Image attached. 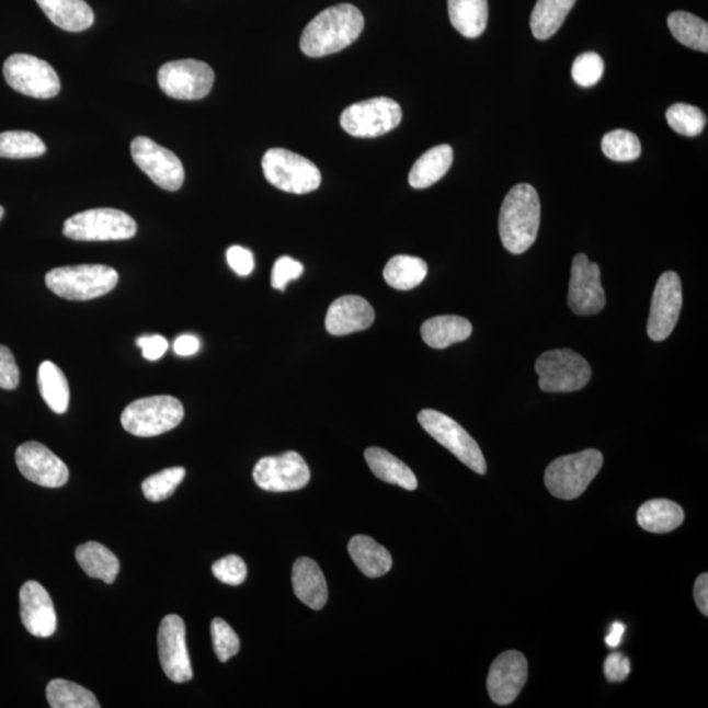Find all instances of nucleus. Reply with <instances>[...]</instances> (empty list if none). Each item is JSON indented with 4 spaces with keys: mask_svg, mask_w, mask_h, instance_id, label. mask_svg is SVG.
I'll list each match as a JSON object with an SVG mask.
<instances>
[{
    "mask_svg": "<svg viewBox=\"0 0 708 708\" xmlns=\"http://www.w3.org/2000/svg\"><path fill=\"white\" fill-rule=\"evenodd\" d=\"M365 19L357 7L349 3L330 7L307 24L300 36V50L319 58L349 48L363 33Z\"/></svg>",
    "mask_w": 708,
    "mask_h": 708,
    "instance_id": "1",
    "label": "nucleus"
},
{
    "mask_svg": "<svg viewBox=\"0 0 708 708\" xmlns=\"http://www.w3.org/2000/svg\"><path fill=\"white\" fill-rule=\"evenodd\" d=\"M540 224L539 196L530 184H518L501 205L499 232L506 251L521 255L536 243Z\"/></svg>",
    "mask_w": 708,
    "mask_h": 708,
    "instance_id": "2",
    "label": "nucleus"
},
{
    "mask_svg": "<svg viewBox=\"0 0 708 708\" xmlns=\"http://www.w3.org/2000/svg\"><path fill=\"white\" fill-rule=\"evenodd\" d=\"M45 284L56 296L90 300L105 296L118 284V273L106 265L62 266L46 273Z\"/></svg>",
    "mask_w": 708,
    "mask_h": 708,
    "instance_id": "3",
    "label": "nucleus"
},
{
    "mask_svg": "<svg viewBox=\"0 0 708 708\" xmlns=\"http://www.w3.org/2000/svg\"><path fill=\"white\" fill-rule=\"evenodd\" d=\"M603 465V453L596 449L560 457L547 467L545 484L552 496L562 500L578 499L598 476Z\"/></svg>",
    "mask_w": 708,
    "mask_h": 708,
    "instance_id": "4",
    "label": "nucleus"
},
{
    "mask_svg": "<svg viewBox=\"0 0 708 708\" xmlns=\"http://www.w3.org/2000/svg\"><path fill=\"white\" fill-rule=\"evenodd\" d=\"M184 407L170 396L147 397L130 403L123 412L122 424L137 437H156L175 430L183 422Z\"/></svg>",
    "mask_w": 708,
    "mask_h": 708,
    "instance_id": "5",
    "label": "nucleus"
},
{
    "mask_svg": "<svg viewBox=\"0 0 708 708\" xmlns=\"http://www.w3.org/2000/svg\"><path fill=\"white\" fill-rule=\"evenodd\" d=\"M264 176L269 182L287 193L306 195L317 191L322 175L311 160L285 149H271L263 158Z\"/></svg>",
    "mask_w": 708,
    "mask_h": 708,
    "instance_id": "6",
    "label": "nucleus"
},
{
    "mask_svg": "<svg viewBox=\"0 0 708 708\" xmlns=\"http://www.w3.org/2000/svg\"><path fill=\"white\" fill-rule=\"evenodd\" d=\"M136 233V220L129 214L111 208L78 213L64 225V236L80 242L126 240L132 239Z\"/></svg>",
    "mask_w": 708,
    "mask_h": 708,
    "instance_id": "7",
    "label": "nucleus"
},
{
    "mask_svg": "<svg viewBox=\"0 0 708 708\" xmlns=\"http://www.w3.org/2000/svg\"><path fill=\"white\" fill-rule=\"evenodd\" d=\"M539 389L545 392H574L590 382L591 365L571 350H553L540 354L536 363Z\"/></svg>",
    "mask_w": 708,
    "mask_h": 708,
    "instance_id": "8",
    "label": "nucleus"
},
{
    "mask_svg": "<svg viewBox=\"0 0 708 708\" xmlns=\"http://www.w3.org/2000/svg\"><path fill=\"white\" fill-rule=\"evenodd\" d=\"M419 423L427 434L438 444L452 452L460 463L470 467L472 471L484 476L487 472L486 458L477 441L473 439L465 427L449 416L438 411L423 410L419 413Z\"/></svg>",
    "mask_w": 708,
    "mask_h": 708,
    "instance_id": "9",
    "label": "nucleus"
},
{
    "mask_svg": "<svg viewBox=\"0 0 708 708\" xmlns=\"http://www.w3.org/2000/svg\"><path fill=\"white\" fill-rule=\"evenodd\" d=\"M402 117V109L396 100L374 98L344 110L340 124L353 137L374 138L396 129Z\"/></svg>",
    "mask_w": 708,
    "mask_h": 708,
    "instance_id": "10",
    "label": "nucleus"
},
{
    "mask_svg": "<svg viewBox=\"0 0 708 708\" xmlns=\"http://www.w3.org/2000/svg\"><path fill=\"white\" fill-rule=\"evenodd\" d=\"M3 76L11 89L25 96L52 99L61 91L56 70L43 59L30 55H13L7 58Z\"/></svg>",
    "mask_w": 708,
    "mask_h": 708,
    "instance_id": "11",
    "label": "nucleus"
},
{
    "mask_svg": "<svg viewBox=\"0 0 708 708\" xmlns=\"http://www.w3.org/2000/svg\"><path fill=\"white\" fill-rule=\"evenodd\" d=\"M214 71L197 59H180L162 66L158 83L167 96L178 100H199L208 96L214 84Z\"/></svg>",
    "mask_w": 708,
    "mask_h": 708,
    "instance_id": "12",
    "label": "nucleus"
},
{
    "mask_svg": "<svg viewBox=\"0 0 708 708\" xmlns=\"http://www.w3.org/2000/svg\"><path fill=\"white\" fill-rule=\"evenodd\" d=\"M132 158L160 189L175 192L182 189L184 167L175 153L147 137H137L130 145Z\"/></svg>",
    "mask_w": 708,
    "mask_h": 708,
    "instance_id": "13",
    "label": "nucleus"
},
{
    "mask_svg": "<svg viewBox=\"0 0 708 708\" xmlns=\"http://www.w3.org/2000/svg\"><path fill=\"white\" fill-rule=\"evenodd\" d=\"M310 478L309 466L296 452L262 458L253 469V480L260 489L269 492L302 490L309 484Z\"/></svg>",
    "mask_w": 708,
    "mask_h": 708,
    "instance_id": "14",
    "label": "nucleus"
},
{
    "mask_svg": "<svg viewBox=\"0 0 708 708\" xmlns=\"http://www.w3.org/2000/svg\"><path fill=\"white\" fill-rule=\"evenodd\" d=\"M683 285L676 272H665L654 287L647 333L653 342L671 336L683 309Z\"/></svg>",
    "mask_w": 708,
    "mask_h": 708,
    "instance_id": "15",
    "label": "nucleus"
},
{
    "mask_svg": "<svg viewBox=\"0 0 708 708\" xmlns=\"http://www.w3.org/2000/svg\"><path fill=\"white\" fill-rule=\"evenodd\" d=\"M606 296L601 271L584 253L573 258L568 306L580 317L596 316L604 310Z\"/></svg>",
    "mask_w": 708,
    "mask_h": 708,
    "instance_id": "16",
    "label": "nucleus"
},
{
    "mask_svg": "<svg viewBox=\"0 0 708 708\" xmlns=\"http://www.w3.org/2000/svg\"><path fill=\"white\" fill-rule=\"evenodd\" d=\"M159 660L165 676L173 683H189L193 677L189 648H186L185 624L171 614L162 619L158 632Z\"/></svg>",
    "mask_w": 708,
    "mask_h": 708,
    "instance_id": "17",
    "label": "nucleus"
},
{
    "mask_svg": "<svg viewBox=\"0 0 708 708\" xmlns=\"http://www.w3.org/2000/svg\"><path fill=\"white\" fill-rule=\"evenodd\" d=\"M15 458L20 472L32 483L48 489H58L68 483V466L48 447L36 441L20 445Z\"/></svg>",
    "mask_w": 708,
    "mask_h": 708,
    "instance_id": "18",
    "label": "nucleus"
},
{
    "mask_svg": "<svg viewBox=\"0 0 708 708\" xmlns=\"http://www.w3.org/2000/svg\"><path fill=\"white\" fill-rule=\"evenodd\" d=\"M527 681V661L518 651L501 653L493 661L487 678V689L493 703L506 706L514 703Z\"/></svg>",
    "mask_w": 708,
    "mask_h": 708,
    "instance_id": "19",
    "label": "nucleus"
},
{
    "mask_svg": "<svg viewBox=\"0 0 708 708\" xmlns=\"http://www.w3.org/2000/svg\"><path fill=\"white\" fill-rule=\"evenodd\" d=\"M20 616L33 637L50 638L57 630L55 604L37 581H26L20 590Z\"/></svg>",
    "mask_w": 708,
    "mask_h": 708,
    "instance_id": "20",
    "label": "nucleus"
},
{
    "mask_svg": "<svg viewBox=\"0 0 708 708\" xmlns=\"http://www.w3.org/2000/svg\"><path fill=\"white\" fill-rule=\"evenodd\" d=\"M376 312L363 297H340L330 306L326 317V329L333 336H345L365 331L374 323Z\"/></svg>",
    "mask_w": 708,
    "mask_h": 708,
    "instance_id": "21",
    "label": "nucleus"
},
{
    "mask_svg": "<svg viewBox=\"0 0 708 708\" xmlns=\"http://www.w3.org/2000/svg\"><path fill=\"white\" fill-rule=\"evenodd\" d=\"M292 581L294 593L300 603L320 610L329 599V590L322 570L310 558H299L293 566Z\"/></svg>",
    "mask_w": 708,
    "mask_h": 708,
    "instance_id": "22",
    "label": "nucleus"
},
{
    "mask_svg": "<svg viewBox=\"0 0 708 708\" xmlns=\"http://www.w3.org/2000/svg\"><path fill=\"white\" fill-rule=\"evenodd\" d=\"M50 22L64 31L82 32L95 22V13L84 0H36Z\"/></svg>",
    "mask_w": 708,
    "mask_h": 708,
    "instance_id": "23",
    "label": "nucleus"
},
{
    "mask_svg": "<svg viewBox=\"0 0 708 708\" xmlns=\"http://www.w3.org/2000/svg\"><path fill=\"white\" fill-rule=\"evenodd\" d=\"M472 333L469 320L457 316H441L427 319L422 326L424 343L434 350H445L456 343L465 342Z\"/></svg>",
    "mask_w": 708,
    "mask_h": 708,
    "instance_id": "24",
    "label": "nucleus"
},
{
    "mask_svg": "<svg viewBox=\"0 0 708 708\" xmlns=\"http://www.w3.org/2000/svg\"><path fill=\"white\" fill-rule=\"evenodd\" d=\"M453 159L449 145H439L424 152L410 172L409 182L412 189L425 190L439 182L450 170Z\"/></svg>",
    "mask_w": 708,
    "mask_h": 708,
    "instance_id": "25",
    "label": "nucleus"
},
{
    "mask_svg": "<svg viewBox=\"0 0 708 708\" xmlns=\"http://www.w3.org/2000/svg\"><path fill=\"white\" fill-rule=\"evenodd\" d=\"M365 459L374 476L384 482L402 487L409 491L418 489L415 473L389 452L380 449V447H369L365 452Z\"/></svg>",
    "mask_w": 708,
    "mask_h": 708,
    "instance_id": "26",
    "label": "nucleus"
},
{
    "mask_svg": "<svg viewBox=\"0 0 708 708\" xmlns=\"http://www.w3.org/2000/svg\"><path fill=\"white\" fill-rule=\"evenodd\" d=\"M450 23L467 38L482 36L489 23L487 0H447Z\"/></svg>",
    "mask_w": 708,
    "mask_h": 708,
    "instance_id": "27",
    "label": "nucleus"
},
{
    "mask_svg": "<svg viewBox=\"0 0 708 708\" xmlns=\"http://www.w3.org/2000/svg\"><path fill=\"white\" fill-rule=\"evenodd\" d=\"M684 519L683 507L666 499L647 501L638 511V524L640 527L654 534L676 530L677 527L683 525Z\"/></svg>",
    "mask_w": 708,
    "mask_h": 708,
    "instance_id": "28",
    "label": "nucleus"
},
{
    "mask_svg": "<svg viewBox=\"0 0 708 708\" xmlns=\"http://www.w3.org/2000/svg\"><path fill=\"white\" fill-rule=\"evenodd\" d=\"M349 551L353 562L367 578H380L391 570V553L370 537H353Z\"/></svg>",
    "mask_w": 708,
    "mask_h": 708,
    "instance_id": "29",
    "label": "nucleus"
},
{
    "mask_svg": "<svg viewBox=\"0 0 708 708\" xmlns=\"http://www.w3.org/2000/svg\"><path fill=\"white\" fill-rule=\"evenodd\" d=\"M77 562L92 579L103 580L105 584L115 583L119 562L115 553L102 544L87 543L76 551Z\"/></svg>",
    "mask_w": 708,
    "mask_h": 708,
    "instance_id": "30",
    "label": "nucleus"
},
{
    "mask_svg": "<svg viewBox=\"0 0 708 708\" xmlns=\"http://www.w3.org/2000/svg\"><path fill=\"white\" fill-rule=\"evenodd\" d=\"M37 385L44 402L53 412L62 415L69 409L70 387L61 369L52 361H44L38 367Z\"/></svg>",
    "mask_w": 708,
    "mask_h": 708,
    "instance_id": "31",
    "label": "nucleus"
},
{
    "mask_svg": "<svg viewBox=\"0 0 708 708\" xmlns=\"http://www.w3.org/2000/svg\"><path fill=\"white\" fill-rule=\"evenodd\" d=\"M576 0H537L530 28L537 39H549L560 30Z\"/></svg>",
    "mask_w": 708,
    "mask_h": 708,
    "instance_id": "32",
    "label": "nucleus"
},
{
    "mask_svg": "<svg viewBox=\"0 0 708 708\" xmlns=\"http://www.w3.org/2000/svg\"><path fill=\"white\" fill-rule=\"evenodd\" d=\"M427 275V265L423 259L398 255L386 264L384 278L393 289L411 290L422 284Z\"/></svg>",
    "mask_w": 708,
    "mask_h": 708,
    "instance_id": "33",
    "label": "nucleus"
},
{
    "mask_svg": "<svg viewBox=\"0 0 708 708\" xmlns=\"http://www.w3.org/2000/svg\"><path fill=\"white\" fill-rule=\"evenodd\" d=\"M667 26L678 43L693 50L708 52V24L689 12L677 11L667 18Z\"/></svg>",
    "mask_w": 708,
    "mask_h": 708,
    "instance_id": "34",
    "label": "nucleus"
},
{
    "mask_svg": "<svg viewBox=\"0 0 708 708\" xmlns=\"http://www.w3.org/2000/svg\"><path fill=\"white\" fill-rule=\"evenodd\" d=\"M46 698L53 708H99L93 693L68 680H53L46 687Z\"/></svg>",
    "mask_w": 708,
    "mask_h": 708,
    "instance_id": "35",
    "label": "nucleus"
},
{
    "mask_svg": "<svg viewBox=\"0 0 708 708\" xmlns=\"http://www.w3.org/2000/svg\"><path fill=\"white\" fill-rule=\"evenodd\" d=\"M45 152L43 139L31 132L0 133V158L31 159L42 157Z\"/></svg>",
    "mask_w": 708,
    "mask_h": 708,
    "instance_id": "36",
    "label": "nucleus"
},
{
    "mask_svg": "<svg viewBox=\"0 0 708 708\" xmlns=\"http://www.w3.org/2000/svg\"><path fill=\"white\" fill-rule=\"evenodd\" d=\"M666 122L671 128L686 137H696L704 132L707 117L697 106L677 103L666 111Z\"/></svg>",
    "mask_w": 708,
    "mask_h": 708,
    "instance_id": "37",
    "label": "nucleus"
},
{
    "mask_svg": "<svg viewBox=\"0 0 708 708\" xmlns=\"http://www.w3.org/2000/svg\"><path fill=\"white\" fill-rule=\"evenodd\" d=\"M601 149L614 162H632L641 153L638 136L623 129L607 133L603 138V142H601Z\"/></svg>",
    "mask_w": 708,
    "mask_h": 708,
    "instance_id": "38",
    "label": "nucleus"
},
{
    "mask_svg": "<svg viewBox=\"0 0 708 708\" xmlns=\"http://www.w3.org/2000/svg\"><path fill=\"white\" fill-rule=\"evenodd\" d=\"M185 478L183 467H171L151 476L142 483L144 495L152 503H160L173 495Z\"/></svg>",
    "mask_w": 708,
    "mask_h": 708,
    "instance_id": "39",
    "label": "nucleus"
},
{
    "mask_svg": "<svg viewBox=\"0 0 708 708\" xmlns=\"http://www.w3.org/2000/svg\"><path fill=\"white\" fill-rule=\"evenodd\" d=\"M212 638L214 652L222 663L236 656L240 650V640L237 632L224 619L216 618L212 623Z\"/></svg>",
    "mask_w": 708,
    "mask_h": 708,
    "instance_id": "40",
    "label": "nucleus"
},
{
    "mask_svg": "<svg viewBox=\"0 0 708 708\" xmlns=\"http://www.w3.org/2000/svg\"><path fill=\"white\" fill-rule=\"evenodd\" d=\"M605 71V64L597 53H584L574 59L572 78L581 87H593L599 82Z\"/></svg>",
    "mask_w": 708,
    "mask_h": 708,
    "instance_id": "41",
    "label": "nucleus"
},
{
    "mask_svg": "<svg viewBox=\"0 0 708 708\" xmlns=\"http://www.w3.org/2000/svg\"><path fill=\"white\" fill-rule=\"evenodd\" d=\"M213 574L224 584L238 586L247 579V566L242 558L229 556L213 564Z\"/></svg>",
    "mask_w": 708,
    "mask_h": 708,
    "instance_id": "42",
    "label": "nucleus"
},
{
    "mask_svg": "<svg viewBox=\"0 0 708 708\" xmlns=\"http://www.w3.org/2000/svg\"><path fill=\"white\" fill-rule=\"evenodd\" d=\"M304 275V265L289 256L277 260L272 271V287L284 292L286 285Z\"/></svg>",
    "mask_w": 708,
    "mask_h": 708,
    "instance_id": "43",
    "label": "nucleus"
},
{
    "mask_svg": "<svg viewBox=\"0 0 708 708\" xmlns=\"http://www.w3.org/2000/svg\"><path fill=\"white\" fill-rule=\"evenodd\" d=\"M20 382V372L15 357L4 345H0V389L15 390Z\"/></svg>",
    "mask_w": 708,
    "mask_h": 708,
    "instance_id": "44",
    "label": "nucleus"
},
{
    "mask_svg": "<svg viewBox=\"0 0 708 708\" xmlns=\"http://www.w3.org/2000/svg\"><path fill=\"white\" fill-rule=\"evenodd\" d=\"M227 263L230 269L240 277L250 276L253 269H255V259L250 250L244 247L232 245L226 253Z\"/></svg>",
    "mask_w": 708,
    "mask_h": 708,
    "instance_id": "45",
    "label": "nucleus"
},
{
    "mask_svg": "<svg viewBox=\"0 0 708 708\" xmlns=\"http://www.w3.org/2000/svg\"><path fill=\"white\" fill-rule=\"evenodd\" d=\"M604 672L610 683H623L631 672L630 660L623 653L614 652L606 658Z\"/></svg>",
    "mask_w": 708,
    "mask_h": 708,
    "instance_id": "46",
    "label": "nucleus"
},
{
    "mask_svg": "<svg viewBox=\"0 0 708 708\" xmlns=\"http://www.w3.org/2000/svg\"><path fill=\"white\" fill-rule=\"evenodd\" d=\"M136 343L142 350V356L149 361L162 358L169 350V342L160 335L141 336Z\"/></svg>",
    "mask_w": 708,
    "mask_h": 708,
    "instance_id": "47",
    "label": "nucleus"
},
{
    "mask_svg": "<svg viewBox=\"0 0 708 708\" xmlns=\"http://www.w3.org/2000/svg\"><path fill=\"white\" fill-rule=\"evenodd\" d=\"M199 350V340L193 335H182L173 343V351L178 356L189 357L196 354Z\"/></svg>",
    "mask_w": 708,
    "mask_h": 708,
    "instance_id": "48",
    "label": "nucleus"
},
{
    "mask_svg": "<svg viewBox=\"0 0 708 708\" xmlns=\"http://www.w3.org/2000/svg\"><path fill=\"white\" fill-rule=\"evenodd\" d=\"M694 597L700 613L708 616V574L704 573L696 581L694 585Z\"/></svg>",
    "mask_w": 708,
    "mask_h": 708,
    "instance_id": "49",
    "label": "nucleus"
},
{
    "mask_svg": "<svg viewBox=\"0 0 708 708\" xmlns=\"http://www.w3.org/2000/svg\"><path fill=\"white\" fill-rule=\"evenodd\" d=\"M625 630L626 626L624 624L614 623L609 636L606 637V644L612 648L618 647L623 641Z\"/></svg>",
    "mask_w": 708,
    "mask_h": 708,
    "instance_id": "50",
    "label": "nucleus"
},
{
    "mask_svg": "<svg viewBox=\"0 0 708 708\" xmlns=\"http://www.w3.org/2000/svg\"><path fill=\"white\" fill-rule=\"evenodd\" d=\"M3 216H4V209L2 208V206H0V219H2Z\"/></svg>",
    "mask_w": 708,
    "mask_h": 708,
    "instance_id": "51",
    "label": "nucleus"
}]
</instances>
